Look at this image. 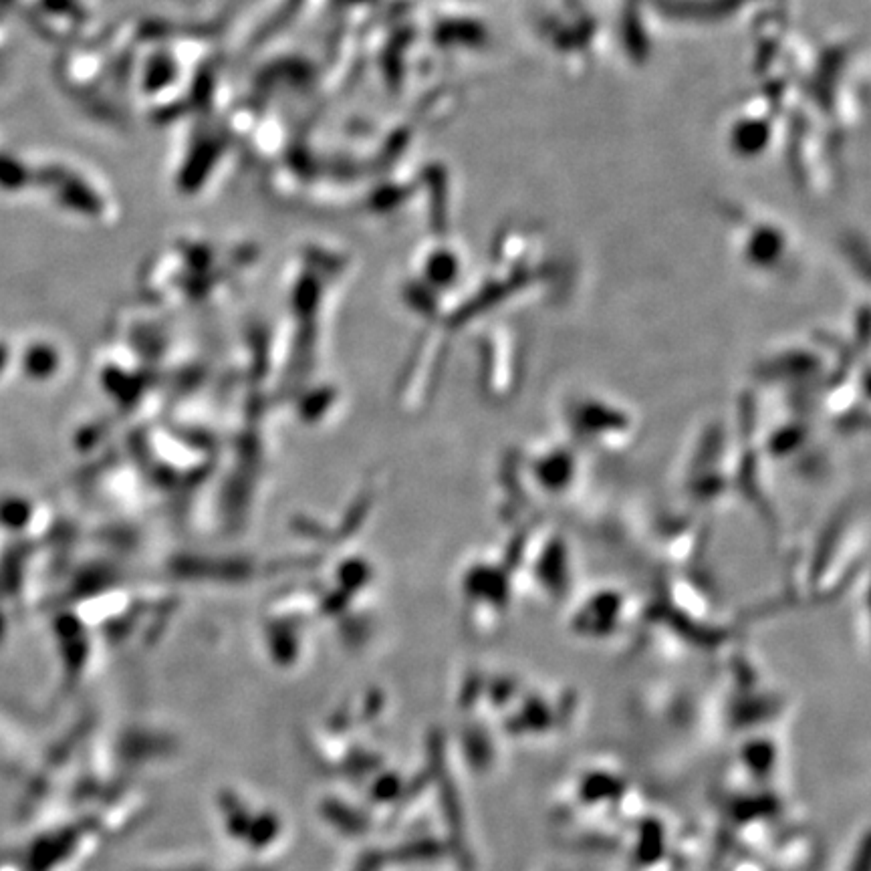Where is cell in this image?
<instances>
[{
  "mask_svg": "<svg viewBox=\"0 0 871 871\" xmlns=\"http://www.w3.org/2000/svg\"><path fill=\"white\" fill-rule=\"evenodd\" d=\"M563 418L573 446L617 450L636 438V418L630 408L599 394H575L563 406Z\"/></svg>",
  "mask_w": 871,
  "mask_h": 871,
  "instance_id": "obj_1",
  "label": "cell"
},
{
  "mask_svg": "<svg viewBox=\"0 0 871 871\" xmlns=\"http://www.w3.org/2000/svg\"><path fill=\"white\" fill-rule=\"evenodd\" d=\"M533 452V450H531ZM523 468L533 476L531 484L537 492L549 499H563L581 478V456L571 446H541L523 460Z\"/></svg>",
  "mask_w": 871,
  "mask_h": 871,
  "instance_id": "obj_2",
  "label": "cell"
}]
</instances>
